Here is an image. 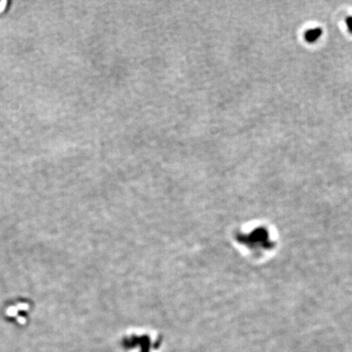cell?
<instances>
[{
    "mask_svg": "<svg viewBox=\"0 0 352 352\" xmlns=\"http://www.w3.org/2000/svg\"><path fill=\"white\" fill-rule=\"evenodd\" d=\"M346 24H347V26H348L350 32H352V17H349V18L346 20Z\"/></svg>",
    "mask_w": 352,
    "mask_h": 352,
    "instance_id": "cell-3",
    "label": "cell"
},
{
    "mask_svg": "<svg viewBox=\"0 0 352 352\" xmlns=\"http://www.w3.org/2000/svg\"><path fill=\"white\" fill-rule=\"evenodd\" d=\"M322 34V31L320 29H311L308 30L307 32H306L305 34V39L307 42L312 43L315 41L317 40L318 38H320V35Z\"/></svg>",
    "mask_w": 352,
    "mask_h": 352,
    "instance_id": "cell-2",
    "label": "cell"
},
{
    "mask_svg": "<svg viewBox=\"0 0 352 352\" xmlns=\"http://www.w3.org/2000/svg\"><path fill=\"white\" fill-rule=\"evenodd\" d=\"M232 240L243 255L254 262L267 259L274 250L276 241L267 222L255 221L240 225L232 233Z\"/></svg>",
    "mask_w": 352,
    "mask_h": 352,
    "instance_id": "cell-1",
    "label": "cell"
}]
</instances>
